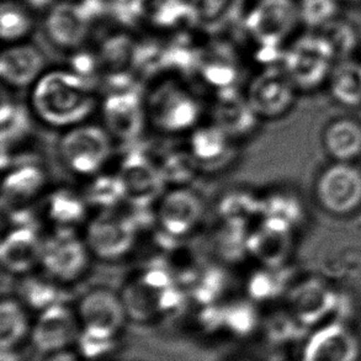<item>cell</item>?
<instances>
[{
  "instance_id": "f35d334b",
  "label": "cell",
  "mask_w": 361,
  "mask_h": 361,
  "mask_svg": "<svg viewBox=\"0 0 361 361\" xmlns=\"http://www.w3.org/2000/svg\"><path fill=\"white\" fill-rule=\"evenodd\" d=\"M318 32L331 44L338 62L349 59L359 44L357 30L343 20H333Z\"/></svg>"
},
{
  "instance_id": "7dc6e473",
  "label": "cell",
  "mask_w": 361,
  "mask_h": 361,
  "mask_svg": "<svg viewBox=\"0 0 361 361\" xmlns=\"http://www.w3.org/2000/svg\"><path fill=\"white\" fill-rule=\"evenodd\" d=\"M352 1H355V3H361V0H352Z\"/></svg>"
},
{
  "instance_id": "ffe728a7",
  "label": "cell",
  "mask_w": 361,
  "mask_h": 361,
  "mask_svg": "<svg viewBox=\"0 0 361 361\" xmlns=\"http://www.w3.org/2000/svg\"><path fill=\"white\" fill-rule=\"evenodd\" d=\"M90 21L78 1L62 0L47 11L44 31L57 49L74 52L82 49L90 35Z\"/></svg>"
},
{
  "instance_id": "6da1fadb",
  "label": "cell",
  "mask_w": 361,
  "mask_h": 361,
  "mask_svg": "<svg viewBox=\"0 0 361 361\" xmlns=\"http://www.w3.org/2000/svg\"><path fill=\"white\" fill-rule=\"evenodd\" d=\"M29 90L35 120L61 132L89 121L100 103L92 80L69 68L46 71Z\"/></svg>"
},
{
  "instance_id": "2e32d148",
  "label": "cell",
  "mask_w": 361,
  "mask_h": 361,
  "mask_svg": "<svg viewBox=\"0 0 361 361\" xmlns=\"http://www.w3.org/2000/svg\"><path fill=\"white\" fill-rule=\"evenodd\" d=\"M80 328L75 310L67 303L59 302L39 312L30 339L36 350L52 354L75 344Z\"/></svg>"
},
{
  "instance_id": "74e56055",
  "label": "cell",
  "mask_w": 361,
  "mask_h": 361,
  "mask_svg": "<svg viewBox=\"0 0 361 361\" xmlns=\"http://www.w3.org/2000/svg\"><path fill=\"white\" fill-rule=\"evenodd\" d=\"M222 306L226 332L235 337L245 338L258 329L260 317L255 302L250 298L230 301Z\"/></svg>"
},
{
  "instance_id": "83f0119b",
  "label": "cell",
  "mask_w": 361,
  "mask_h": 361,
  "mask_svg": "<svg viewBox=\"0 0 361 361\" xmlns=\"http://www.w3.org/2000/svg\"><path fill=\"white\" fill-rule=\"evenodd\" d=\"M29 308L16 296H4L0 303V348L16 349L31 334Z\"/></svg>"
},
{
  "instance_id": "b9f144b4",
  "label": "cell",
  "mask_w": 361,
  "mask_h": 361,
  "mask_svg": "<svg viewBox=\"0 0 361 361\" xmlns=\"http://www.w3.org/2000/svg\"><path fill=\"white\" fill-rule=\"evenodd\" d=\"M78 354L85 360H100L108 357L116 348V338L104 337L99 334L84 331L80 328L77 342H75Z\"/></svg>"
},
{
  "instance_id": "d4e9b609",
  "label": "cell",
  "mask_w": 361,
  "mask_h": 361,
  "mask_svg": "<svg viewBox=\"0 0 361 361\" xmlns=\"http://www.w3.org/2000/svg\"><path fill=\"white\" fill-rule=\"evenodd\" d=\"M291 237L293 231L260 217L249 230V257L263 267H283L291 250Z\"/></svg>"
},
{
  "instance_id": "ba28073f",
  "label": "cell",
  "mask_w": 361,
  "mask_h": 361,
  "mask_svg": "<svg viewBox=\"0 0 361 361\" xmlns=\"http://www.w3.org/2000/svg\"><path fill=\"white\" fill-rule=\"evenodd\" d=\"M314 196L324 212L347 217L361 210V168L357 163L333 161L318 176Z\"/></svg>"
},
{
  "instance_id": "d6a6232c",
  "label": "cell",
  "mask_w": 361,
  "mask_h": 361,
  "mask_svg": "<svg viewBox=\"0 0 361 361\" xmlns=\"http://www.w3.org/2000/svg\"><path fill=\"white\" fill-rule=\"evenodd\" d=\"M156 161L166 188L190 186L191 181L201 171L199 163L188 147L166 152Z\"/></svg>"
},
{
  "instance_id": "7bdbcfd3",
  "label": "cell",
  "mask_w": 361,
  "mask_h": 361,
  "mask_svg": "<svg viewBox=\"0 0 361 361\" xmlns=\"http://www.w3.org/2000/svg\"><path fill=\"white\" fill-rule=\"evenodd\" d=\"M302 328H305V326L298 322L288 311L286 314H275L269 319L267 334L271 342L283 344L296 339Z\"/></svg>"
},
{
  "instance_id": "e0dca14e",
  "label": "cell",
  "mask_w": 361,
  "mask_h": 361,
  "mask_svg": "<svg viewBox=\"0 0 361 361\" xmlns=\"http://www.w3.org/2000/svg\"><path fill=\"white\" fill-rule=\"evenodd\" d=\"M44 235L37 225L10 226L0 245V263L15 278L39 270Z\"/></svg>"
},
{
  "instance_id": "d590c367",
  "label": "cell",
  "mask_w": 361,
  "mask_h": 361,
  "mask_svg": "<svg viewBox=\"0 0 361 361\" xmlns=\"http://www.w3.org/2000/svg\"><path fill=\"white\" fill-rule=\"evenodd\" d=\"M283 267H263L254 271L247 280V298L253 302H268L288 291L286 275Z\"/></svg>"
},
{
  "instance_id": "cb8c5ba5",
  "label": "cell",
  "mask_w": 361,
  "mask_h": 361,
  "mask_svg": "<svg viewBox=\"0 0 361 361\" xmlns=\"http://www.w3.org/2000/svg\"><path fill=\"white\" fill-rule=\"evenodd\" d=\"M336 293L321 280H307L290 291L288 311L305 327L327 319L337 310Z\"/></svg>"
},
{
  "instance_id": "836d02e7",
  "label": "cell",
  "mask_w": 361,
  "mask_h": 361,
  "mask_svg": "<svg viewBox=\"0 0 361 361\" xmlns=\"http://www.w3.org/2000/svg\"><path fill=\"white\" fill-rule=\"evenodd\" d=\"M333 98L345 106L361 105V63L341 61L329 77Z\"/></svg>"
},
{
  "instance_id": "ab89813d",
  "label": "cell",
  "mask_w": 361,
  "mask_h": 361,
  "mask_svg": "<svg viewBox=\"0 0 361 361\" xmlns=\"http://www.w3.org/2000/svg\"><path fill=\"white\" fill-rule=\"evenodd\" d=\"M300 23L308 29H323L326 25L337 19V0H298Z\"/></svg>"
},
{
  "instance_id": "8d00e7d4",
  "label": "cell",
  "mask_w": 361,
  "mask_h": 361,
  "mask_svg": "<svg viewBox=\"0 0 361 361\" xmlns=\"http://www.w3.org/2000/svg\"><path fill=\"white\" fill-rule=\"evenodd\" d=\"M148 23L159 29L171 30L196 24V19L190 0H151Z\"/></svg>"
},
{
  "instance_id": "8992f818",
  "label": "cell",
  "mask_w": 361,
  "mask_h": 361,
  "mask_svg": "<svg viewBox=\"0 0 361 361\" xmlns=\"http://www.w3.org/2000/svg\"><path fill=\"white\" fill-rule=\"evenodd\" d=\"M338 63L331 44L319 32L305 34L285 47L281 67L298 90H313L329 80Z\"/></svg>"
},
{
  "instance_id": "3957f363",
  "label": "cell",
  "mask_w": 361,
  "mask_h": 361,
  "mask_svg": "<svg viewBox=\"0 0 361 361\" xmlns=\"http://www.w3.org/2000/svg\"><path fill=\"white\" fill-rule=\"evenodd\" d=\"M148 126L166 137L189 135L204 120L197 94L176 78L157 82L145 94Z\"/></svg>"
},
{
  "instance_id": "d6986e66",
  "label": "cell",
  "mask_w": 361,
  "mask_h": 361,
  "mask_svg": "<svg viewBox=\"0 0 361 361\" xmlns=\"http://www.w3.org/2000/svg\"><path fill=\"white\" fill-rule=\"evenodd\" d=\"M88 204L82 191L59 186L44 194L39 205V224L49 231H78L88 222Z\"/></svg>"
},
{
  "instance_id": "8fae6325",
  "label": "cell",
  "mask_w": 361,
  "mask_h": 361,
  "mask_svg": "<svg viewBox=\"0 0 361 361\" xmlns=\"http://www.w3.org/2000/svg\"><path fill=\"white\" fill-rule=\"evenodd\" d=\"M102 125L115 143L136 142L148 127L145 94L135 89L110 90L99 103Z\"/></svg>"
},
{
  "instance_id": "52a82bcc",
  "label": "cell",
  "mask_w": 361,
  "mask_h": 361,
  "mask_svg": "<svg viewBox=\"0 0 361 361\" xmlns=\"http://www.w3.org/2000/svg\"><path fill=\"white\" fill-rule=\"evenodd\" d=\"M93 255L78 231H49L44 235L39 270L66 288L88 275Z\"/></svg>"
},
{
  "instance_id": "4316f807",
  "label": "cell",
  "mask_w": 361,
  "mask_h": 361,
  "mask_svg": "<svg viewBox=\"0 0 361 361\" xmlns=\"http://www.w3.org/2000/svg\"><path fill=\"white\" fill-rule=\"evenodd\" d=\"M248 0H190L196 25L207 32L228 29L245 14Z\"/></svg>"
},
{
  "instance_id": "bcb514c9",
  "label": "cell",
  "mask_w": 361,
  "mask_h": 361,
  "mask_svg": "<svg viewBox=\"0 0 361 361\" xmlns=\"http://www.w3.org/2000/svg\"><path fill=\"white\" fill-rule=\"evenodd\" d=\"M0 361H23L16 349H1Z\"/></svg>"
},
{
  "instance_id": "7402d4cb",
  "label": "cell",
  "mask_w": 361,
  "mask_h": 361,
  "mask_svg": "<svg viewBox=\"0 0 361 361\" xmlns=\"http://www.w3.org/2000/svg\"><path fill=\"white\" fill-rule=\"evenodd\" d=\"M188 149L195 157L201 171H217L235 161L237 142L215 122H201L188 135Z\"/></svg>"
},
{
  "instance_id": "c3c4849f",
  "label": "cell",
  "mask_w": 361,
  "mask_h": 361,
  "mask_svg": "<svg viewBox=\"0 0 361 361\" xmlns=\"http://www.w3.org/2000/svg\"><path fill=\"white\" fill-rule=\"evenodd\" d=\"M240 361H249V360H240Z\"/></svg>"
},
{
  "instance_id": "484cf974",
  "label": "cell",
  "mask_w": 361,
  "mask_h": 361,
  "mask_svg": "<svg viewBox=\"0 0 361 361\" xmlns=\"http://www.w3.org/2000/svg\"><path fill=\"white\" fill-rule=\"evenodd\" d=\"M322 145L333 161L357 163L361 158V122L352 118L333 120L323 130Z\"/></svg>"
},
{
  "instance_id": "4fadbf2b",
  "label": "cell",
  "mask_w": 361,
  "mask_h": 361,
  "mask_svg": "<svg viewBox=\"0 0 361 361\" xmlns=\"http://www.w3.org/2000/svg\"><path fill=\"white\" fill-rule=\"evenodd\" d=\"M126 202L132 207H154L166 189L154 158L142 151H130L118 163L116 171Z\"/></svg>"
},
{
  "instance_id": "ac0fdd59",
  "label": "cell",
  "mask_w": 361,
  "mask_h": 361,
  "mask_svg": "<svg viewBox=\"0 0 361 361\" xmlns=\"http://www.w3.org/2000/svg\"><path fill=\"white\" fill-rule=\"evenodd\" d=\"M361 344L352 328L342 321L319 326L307 338L302 361H359Z\"/></svg>"
},
{
  "instance_id": "9c48e42d",
  "label": "cell",
  "mask_w": 361,
  "mask_h": 361,
  "mask_svg": "<svg viewBox=\"0 0 361 361\" xmlns=\"http://www.w3.org/2000/svg\"><path fill=\"white\" fill-rule=\"evenodd\" d=\"M158 230L176 240L197 232L205 221L206 207L197 191L190 186L168 188L153 207Z\"/></svg>"
},
{
  "instance_id": "277c9868",
  "label": "cell",
  "mask_w": 361,
  "mask_h": 361,
  "mask_svg": "<svg viewBox=\"0 0 361 361\" xmlns=\"http://www.w3.org/2000/svg\"><path fill=\"white\" fill-rule=\"evenodd\" d=\"M115 141L103 125L87 121L61 133L57 152L68 173L89 179L105 171L113 157Z\"/></svg>"
},
{
  "instance_id": "60d3db41",
  "label": "cell",
  "mask_w": 361,
  "mask_h": 361,
  "mask_svg": "<svg viewBox=\"0 0 361 361\" xmlns=\"http://www.w3.org/2000/svg\"><path fill=\"white\" fill-rule=\"evenodd\" d=\"M191 285L190 291L194 301L200 306H209L217 303L222 296L225 291V278L220 270L210 269L201 278L197 275V279Z\"/></svg>"
},
{
  "instance_id": "f546056e",
  "label": "cell",
  "mask_w": 361,
  "mask_h": 361,
  "mask_svg": "<svg viewBox=\"0 0 361 361\" xmlns=\"http://www.w3.org/2000/svg\"><path fill=\"white\" fill-rule=\"evenodd\" d=\"M82 192L89 209L94 212L120 209L118 206L126 202L125 190L116 171L106 173L104 171L85 179V186Z\"/></svg>"
},
{
  "instance_id": "7c38bea8",
  "label": "cell",
  "mask_w": 361,
  "mask_h": 361,
  "mask_svg": "<svg viewBox=\"0 0 361 361\" xmlns=\"http://www.w3.org/2000/svg\"><path fill=\"white\" fill-rule=\"evenodd\" d=\"M298 92L283 67L273 66L262 69L249 80L244 97L260 121H275L293 110Z\"/></svg>"
},
{
  "instance_id": "4dcf8cb0",
  "label": "cell",
  "mask_w": 361,
  "mask_h": 361,
  "mask_svg": "<svg viewBox=\"0 0 361 361\" xmlns=\"http://www.w3.org/2000/svg\"><path fill=\"white\" fill-rule=\"evenodd\" d=\"M34 115L29 105L24 106L19 102L9 100L3 95L0 110V140L1 151L10 152L11 148L19 146L20 142L30 136L32 128Z\"/></svg>"
},
{
  "instance_id": "5bb4252c",
  "label": "cell",
  "mask_w": 361,
  "mask_h": 361,
  "mask_svg": "<svg viewBox=\"0 0 361 361\" xmlns=\"http://www.w3.org/2000/svg\"><path fill=\"white\" fill-rule=\"evenodd\" d=\"M75 312L82 329L104 337L118 338L128 319L121 295L106 286H95L83 293Z\"/></svg>"
},
{
  "instance_id": "9a60e30c",
  "label": "cell",
  "mask_w": 361,
  "mask_h": 361,
  "mask_svg": "<svg viewBox=\"0 0 361 361\" xmlns=\"http://www.w3.org/2000/svg\"><path fill=\"white\" fill-rule=\"evenodd\" d=\"M3 212L31 209L49 191V174L36 161H20L3 168Z\"/></svg>"
},
{
  "instance_id": "44dd1931",
  "label": "cell",
  "mask_w": 361,
  "mask_h": 361,
  "mask_svg": "<svg viewBox=\"0 0 361 361\" xmlns=\"http://www.w3.org/2000/svg\"><path fill=\"white\" fill-rule=\"evenodd\" d=\"M211 121L235 142L244 141L257 131L260 120L250 108L244 93L233 88L215 93L211 105Z\"/></svg>"
},
{
  "instance_id": "7a4b0ae2",
  "label": "cell",
  "mask_w": 361,
  "mask_h": 361,
  "mask_svg": "<svg viewBox=\"0 0 361 361\" xmlns=\"http://www.w3.org/2000/svg\"><path fill=\"white\" fill-rule=\"evenodd\" d=\"M127 318L151 323L180 311L185 293L169 268L149 265L127 279L121 291Z\"/></svg>"
},
{
  "instance_id": "e575fe53",
  "label": "cell",
  "mask_w": 361,
  "mask_h": 361,
  "mask_svg": "<svg viewBox=\"0 0 361 361\" xmlns=\"http://www.w3.org/2000/svg\"><path fill=\"white\" fill-rule=\"evenodd\" d=\"M260 217L274 221L293 232L302 220L303 210L298 197L285 191H273L260 197Z\"/></svg>"
},
{
  "instance_id": "1f68e13d",
  "label": "cell",
  "mask_w": 361,
  "mask_h": 361,
  "mask_svg": "<svg viewBox=\"0 0 361 361\" xmlns=\"http://www.w3.org/2000/svg\"><path fill=\"white\" fill-rule=\"evenodd\" d=\"M34 13L23 0H1L0 37L3 42H24L34 30Z\"/></svg>"
},
{
  "instance_id": "5b68a950",
  "label": "cell",
  "mask_w": 361,
  "mask_h": 361,
  "mask_svg": "<svg viewBox=\"0 0 361 361\" xmlns=\"http://www.w3.org/2000/svg\"><path fill=\"white\" fill-rule=\"evenodd\" d=\"M141 226L128 211H99L90 216L82 231L94 259L118 263L128 258L140 243Z\"/></svg>"
},
{
  "instance_id": "603a6c76",
  "label": "cell",
  "mask_w": 361,
  "mask_h": 361,
  "mask_svg": "<svg viewBox=\"0 0 361 361\" xmlns=\"http://www.w3.org/2000/svg\"><path fill=\"white\" fill-rule=\"evenodd\" d=\"M46 72V59L34 44H10L0 54V78L9 89H31Z\"/></svg>"
},
{
  "instance_id": "ee69618b",
  "label": "cell",
  "mask_w": 361,
  "mask_h": 361,
  "mask_svg": "<svg viewBox=\"0 0 361 361\" xmlns=\"http://www.w3.org/2000/svg\"><path fill=\"white\" fill-rule=\"evenodd\" d=\"M46 361H82V357L78 353L71 352L69 349L49 354Z\"/></svg>"
},
{
  "instance_id": "f6af8a7d",
  "label": "cell",
  "mask_w": 361,
  "mask_h": 361,
  "mask_svg": "<svg viewBox=\"0 0 361 361\" xmlns=\"http://www.w3.org/2000/svg\"><path fill=\"white\" fill-rule=\"evenodd\" d=\"M30 9L34 11H42V10L52 9L54 5L59 4L62 0H23Z\"/></svg>"
},
{
  "instance_id": "30bf717a",
  "label": "cell",
  "mask_w": 361,
  "mask_h": 361,
  "mask_svg": "<svg viewBox=\"0 0 361 361\" xmlns=\"http://www.w3.org/2000/svg\"><path fill=\"white\" fill-rule=\"evenodd\" d=\"M300 23L298 1L258 0L244 14L247 34L257 47L285 49L283 46Z\"/></svg>"
},
{
  "instance_id": "f1b7e54d",
  "label": "cell",
  "mask_w": 361,
  "mask_h": 361,
  "mask_svg": "<svg viewBox=\"0 0 361 361\" xmlns=\"http://www.w3.org/2000/svg\"><path fill=\"white\" fill-rule=\"evenodd\" d=\"M19 279L16 288V298L31 311L41 312L46 308L63 302L61 300L62 286L44 275L41 270L25 275Z\"/></svg>"
}]
</instances>
